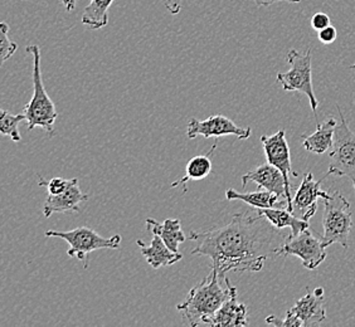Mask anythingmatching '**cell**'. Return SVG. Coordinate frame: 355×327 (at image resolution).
I'll return each mask as SVG.
<instances>
[{
    "instance_id": "cell-1",
    "label": "cell",
    "mask_w": 355,
    "mask_h": 327,
    "mask_svg": "<svg viewBox=\"0 0 355 327\" xmlns=\"http://www.w3.org/2000/svg\"><path fill=\"white\" fill-rule=\"evenodd\" d=\"M279 231L259 211L237 213L228 224L203 232L191 231L189 239L197 245L191 254L212 259L220 279L231 271L260 272L288 237Z\"/></svg>"
},
{
    "instance_id": "cell-2",
    "label": "cell",
    "mask_w": 355,
    "mask_h": 327,
    "mask_svg": "<svg viewBox=\"0 0 355 327\" xmlns=\"http://www.w3.org/2000/svg\"><path fill=\"white\" fill-rule=\"evenodd\" d=\"M219 280L220 277L218 272L212 268L205 280L191 288L184 302L178 305L177 310L182 315L184 322L191 326H211V322L219 308L236 288L230 283L227 277H225V288L222 287Z\"/></svg>"
},
{
    "instance_id": "cell-3",
    "label": "cell",
    "mask_w": 355,
    "mask_h": 327,
    "mask_svg": "<svg viewBox=\"0 0 355 327\" xmlns=\"http://www.w3.org/2000/svg\"><path fill=\"white\" fill-rule=\"evenodd\" d=\"M28 53L33 55V97L26 105L23 114L26 115L28 131L41 127L49 136L55 135V123L57 120V109L55 103L48 96L42 80L41 51L40 47L32 44L26 48Z\"/></svg>"
},
{
    "instance_id": "cell-4",
    "label": "cell",
    "mask_w": 355,
    "mask_h": 327,
    "mask_svg": "<svg viewBox=\"0 0 355 327\" xmlns=\"http://www.w3.org/2000/svg\"><path fill=\"white\" fill-rule=\"evenodd\" d=\"M352 206L340 191L330 193V197L324 200L322 228H324V243L329 245H342L347 251L349 248V234L353 227Z\"/></svg>"
},
{
    "instance_id": "cell-5",
    "label": "cell",
    "mask_w": 355,
    "mask_h": 327,
    "mask_svg": "<svg viewBox=\"0 0 355 327\" xmlns=\"http://www.w3.org/2000/svg\"><path fill=\"white\" fill-rule=\"evenodd\" d=\"M336 109L340 123L335 129L334 141L329 152L328 173L325 175L348 177L355 189V134L349 127L339 105H336Z\"/></svg>"
},
{
    "instance_id": "cell-6",
    "label": "cell",
    "mask_w": 355,
    "mask_h": 327,
    "mask_svg": "<svg viewBox=\"0 0 355 327\" xmlns=\"http://www.w3.org/2000/svg\"><path fill=\"white\" fill-rule=\"evenodd\" d=\"M313 49L309 48L306 53H300L296 49H291L287 53V62L291 66L285 73H277V82L281 83L282 89L285 91H297L305 96H308L310 106L315 114V121L318 123L316 109L319 106V101L316 100L313 87Z\"/></svg>"
},
{
    "instance_id": "cell-7",
    "label": "cell",
    "mask_w": 355,
    "mask_h": 327,
    "mask_svg": "<svg viewBox=\"0 0 355 327\" xmlns=\"http://www.w3.org/2000/svg\"><path fill=\"white\" fill-rule=\"evenodd\" d=\"M46 237L51 238H61L69 243L67 251L71 258H77L83 260L85 268L89 267V254L98 249H117L121 243V236H114L111 238L101 237L98 233L89 227H80L69 232H58V231H48Z\"/></svg>"
},
{
    "instance_id": "cell-8",
    "label": "cell",
    "mask_w": 355,
    "mask_h": 327,
    "mask_svg": "<svg viewBox=\"0 0 355 327\" xmlns=\"http://www.w3.org/2000/svg\"><path fill=\"white\" fill-rule=\"evenodd\" d=\"M327 245L319 234L305 229L297 236L288 234L285 243L277 249V257L295 256L299 257L302 266L308 269H315L327 259Z\"/></svg>"
},
{
    "instance_id": "cell-9",
    "label": "cell",
    "mask_w": 355,
    "mask_h": 327,
    "mask_svg": "<svg viewBox=\"0 0 355 327\" xmlns=\"http://www.w3.org/2000/svg\"><path fill=\"white\" fill-rule=\"evenodd\" d=\"M261 143L263 145L267 163L276 166L285 177L287 209L290 211H294L290 179H291V177H297V173H295L293 170V166H291V154H290V148H288V143H287L285 130H280L271 136L263 135L261 137Z\"/></svg>"
},
{
    "instance_id": "cell-10",
    "label": "cell",
    "mask_w": 355,
    "mask_h": 327,
    "mask_svg": "<svg viewBox=\"0 0 355 327\" xmlns=\"http://www.w3.org/2000/svg\"><path fill=\"white\" fill-rule=\"evenodd\" d=\"M251 132L252 130L250 127L239 126L237 123H233L232 120L227 118L223 115H213L205 121L191 118L187 127V135L189 139H196L198 136L209 139L233 135L239 137V140H246L251 136Z\"/></svg>"
},
{
    "instance_id": "cell-11",
    "label": "cell",
    "mask_w": 355,
    "mask_h": 327,
    "mask_svg": "<svg viewBox=\"0 0 355 327\" xmlns=\"http://www.w3.org/2000/svg\"><path fill=\"white\" fill-rule=\"evenodd\" d=\"M325 177L327 175L322 177L321 180H315L311 173H306L304 175L302 183L293 198V213L296 217L309 222L318 211V199L322 198L325 200L330 197V193L321 191V182L325 180Z\"/></svg>"
},
{
    "instance_id": "cell-12",
    "label": "cell",
    "mask_w": 355,
    "mask_h": 327,
    "mask_svg": "<svg viewBox=\"0 0 355 327\" xmlns=\"http://www.w3.org/2000/svg\"><path fill=\"white\" fill-rule=\"evenodd\" d=\"M291 311L300 319L304 327L319 326L327 319V308L324 303V290L315 288L314 292H308L295 303Z\"/></svg>"
},
{
    "instance_id": "cell-13",
    "label": "cell",
    "mask_w": 355,
    "mask_h": 327,
    "mask_svg": "<svg viewBox=\"0 0 355 327\" xmlns=\"http://www.w3.org/2000/svg\"><path fill=\"white\" fill-rule=\"evenodd\" d=\"M248 183H256L260 189L271 191L279 198L286 199L285 177L276 166L270 163L262 164L242 177V188Z\"/></svg>"
},
{
    "instance_id": "cell-14",
    "label": "cell",
    "mask_w": 355,
    "mask_h": 327,
    "mask_svg": "<svg viewBox=\"0 0 355 327\" xmlns=\"http://www.w3.org/2000/svg\"><path fill=\"white\" fill-rule=\"evenodd\" d=\"M89 197L85 194L78 186V179L73 180L72 184L61 194L51 195L48 194L47 200L43 206L44 217L49 218L55 213H69V211H80V204L86 202Z\"/></svg>"
},
{
    "instance_id": "cell-15",
    "label": "cell",
    "mask_w": 355,
    "mask_h": 327,
    "mask_svg": "<svg viewBox=\"0 0 355 327\" xmlns=\"http://www.w3.org/2000/svg\"><path fill=\"white\" fill-rule=\"evenodd\" d=\"M137 245H139L144 257L146 258V262L154 269H157L160 267L173 266L183 259L182 253L173 252L171 248L165 245L164 240L157 234H154L150 245H145L143 240H137Z\"/></svg>"
},
{
    "instance_id": "cell-16",
    "label": "cell",
    "mask_w": 355,
    "mask_h": 327,
    "mask_svg": "<svg viewBox=\"0 0 355 327\" xmlns=\"http://www.w3.org/2000/svg\"><path fill=\"white\" fill-rule=\"evenodd\" d=\"M248 310L245 303H239L237 301V288L233 290L230 297L219 308L218 312L214 316L211 326L214 327H242L248 326L247 321Z\"/></svg>"
},
{
    "instance_id": "cell-17",
    "label": "cell",
    "mask_w": 355,
    "mask_h": 327,
    "mask_svg": "<svg viewBox=\"0 0 355 327\" xmlns=\"http://www.w3.org/2000/svg\"><path fill=\"white\" fill-rule=\"evenodd\" d=\"M146 228L163 239L173 252H179V245L187 240L179 219H166L163 223L155 219H146Z\"/></svg>"
},
{
    "instance_id": "cell-18",
    "label": "cell",
    "mask_w": 355,
    "mask_h": 327,
    "mask_svg": "<svg viewBox=\"0 0 355 327\" xmlns=\"http://www.w3.org/2000/svg\"><path fill=\"white\" fill-rule=\"evenodd\" d=\"M257 211L277 229L290 228L291 236H297L309 228V222L296 217L294 213L288 211L287 208H268L259 209Z\"/></svg>"
},
{
    "instance_id": "cell-19",
    "label": "cell",
    "mask_w": 355,
    "mask_h": 327,
    "mask_svg": "<svg viewBox=\"0 0 355 327\" xmlns=\"http://www.w3.org/2000/svg\"><path fill=\"white\" fill-rule=\"evenodd\" d=\"M227 200H242L246 204L254 206L257 209H268V208H287L286 199L279 200V197L268 191H257L253 193H239L234 189L225 191Z\"/></svg>"
},
{
    "instance_id": "cell-20",
    "label": "cell",
    "mask_w": 355,
    "mask_h": 327,
    "mask_svg": "<svg viewBox=\"0 0 355 327\" xmlns=\"http://www.w3.org/2000/svg\"><path fill=\"white\" fill-rule=\"evenodd\" d=\"M338 121L335 118H329L324 123H319L314 134L309 136L302 137V146L315 154H325L329 149H331L334 141L335 129Z\"/></svg>"
},
{
    "instance_id": "cell-21",
    "label": "cell",
    "mask_w": 355,
    "mask_h": 327,
    "mask_svg": "<svg viewBox=\"0 0 355 327\" xmlns=\"http://www.w3.org/2000/svg\"><path fill=\"white\" fill-rule=\"evenodd\" d=\"M218 143L216 141L213 145L212 149L208 151L205 155H198L191 159L187 168H185V175L179 179L177 182H174L171 185V188H178V186H183L184 191H187V184L189 182H194V180H203L205 177H208L212 173V161H211V155H212L214 150L217 149Z\"/></svg>"
},
{
    "instance_id": "cell-22",
    "label": "cell",
    "mask_w": 355,
    "mask_h": 327,
    "mask_svg": "<svg viewBox=\"0 0 355 327\" xmlns=\"http://www.w3.org/2000/svg\"><path fill=\"white\" fill-rule=\"evenodd\" d=\"M114 0H91L83 9V23L91 29H101L109 23V8Z\"/></svg>"
},
{
    "instance_id": "cell-23",
    "label": "cell",
    "mask_w": 355,
    "mask_h": 327,
    "mask_svg": "<svg viewBox=\"0 0 355 327\" xmlns=\"http://www.w3.org/2000/svg\"><path fill=\"white\" fill-rule=\"evenodd\" d=\"M1 116H0V131L3 135L9 136L13 141L18 143L21 141V136L18 130V125L21 121H26V115L24 114H18V115H12L7 112L6 109L0 111Z\"/></svg>"
},
{
    "instance_id": "cell-24",
    "label": "cell",
    "mask_w": 355,
    "mask_h": 327,
    "mask_svg": "<svg viewBox=\"0 0 355 327\" xmlns=\"http://www.w3.org/2000/svg\"><path fill=\"white\" fill-rule=\"evenodd\" d=\"M8 35H9V26L6 21H3L0 24V38H1V41H0V63L1 64L6 63V61H8L14 55V52L18 48L17 43L9 39Z\"/></svg>"
},
{
    "instance_id": "cell-25",
    "label": "cell",
    "mask_w": 355,
    "mask_h": 327,
    "mask_svg": "<svg viewBox=\"0 0 355 327\" xmlns=\"http://www.w3.org/2000/svg\"><path fill=\"white\" fill-rule=\"evenodd\" d=\"M73 180L75 179H63V177H53L51 180H44L43 177H40L38 184L40 186L46 188L48 194L57 195V194H61L62 191H66L69 188V185L73 183Z\"/></svg>"
},
{
    "instance_id": "cell-26",
    "label": "cell",
    "mask_w": 355,
    "mask_h": 327,
    "mask_svg": "<svg viewBox=\"0 0 355 327\" xmlns=\"http://www.w3.org/2000/svg\"><path fill=\"white\" fill-rule=\"evenodd\" d=\"M336 37H338V32H336V28L334 26H328L327 28H324V29H321L319 30V35H318V38H319V41L321 43H324V44H330V43H333L336 39Z\"/></svg>"
},
{
    "instance_id": "cell-27",
    "label": "cell",
    "mask_w": 355,
    "mask_h": 327,
    "mask_svg": "<svg viewBox=\"0 0 355 327\" xmlns=\"http://www.w3.org/2000/svg\"><path fill=\"white\" fill-rule=\"evenodd\" d=\"M330 26V18H329L328 14L321 13H315L313 15V18H311V27L314 30H321V29H324V28L328 27Z\"/></svg>"
},
{
    "instance_id": "cell-28",
    "label": "cell",
    "mask_w": 355,
    "mask_h": 327,
    "mask_svg": "<svg viewBox=\"0 0 355 327\" xmlns=\"http://www.w3.org/2000/svg\"><path fill=\"white\" fill-rule=\"evenodd\" d=\"M164 6L173 15H178L182 10V1L183 0H163Z\"/></svg>"
},
{
    "instance_id": "cell-29",
    "label": "cell",
    "mask_w": 355,
    "mask_h": 327,
    "mask_svg": "<svg viewBox=\"0 0 355 327\" xmlns=\"http://www.w3.org/2000/svg\"><path fill=\"white\" fill-rule=\"evenodd\" d=\"M253 3L257 6V7H270L273 6L275 3H279V1H287V3H300L301 0H252Z\"/></svg>"
},
{
    "instance_id": "cell-30",
    "label": "cell",
    "mask_w": 355,
    "mask_h": 327,
    "mask_svg": "<svg viewBox=\"0 0 355 327\" xmlns=\"http://www.w3.org/2000/svg\"><path fill=\"white\" fill-rule=\"evenodd\" d=\"M62 4L66 8L67 12H73L76 8V0H61Z\"/></svg>"
},
{
    "instance_id": "cell-31",
    "label": "cell",
    "mask_w": 355,
    "mask_h": 327,
    "mask_svg": "<svg viewBox=\"0 0 355 327\" xmlns=\"http://www.w3.org/2000/svg\"><path fill=\"white\" fill-rule=\"evenodd\" d=\"M349 69H355V64H353V66H350V67H349Z\"/></svg>"
}]
</instances>
